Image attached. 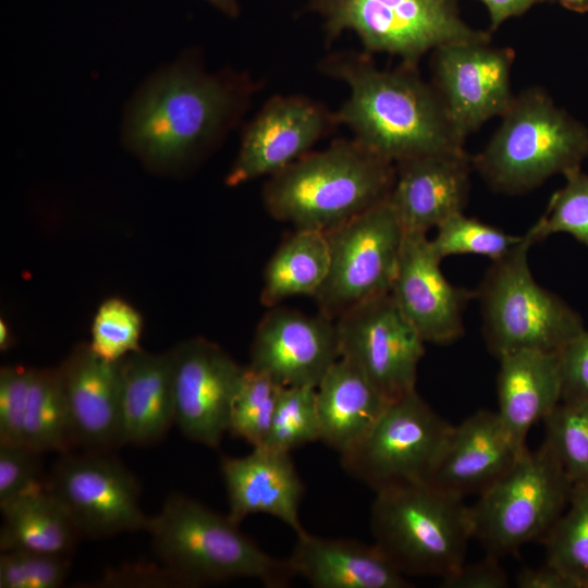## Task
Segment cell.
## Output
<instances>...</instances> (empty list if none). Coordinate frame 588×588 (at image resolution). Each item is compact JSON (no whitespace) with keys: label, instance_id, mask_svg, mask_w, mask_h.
I'll return each instance as SVG.
<instances>
[{"label":"cell","instance_id":"cell-5","mask_svg":"<svg viewBox=\"0 0 588 588\" xmlns=\"http://www.w3.org/2000/svg\"><path fill=\"white\" fill-rule=\"evenodd\" d=\"M588 157V128L559 108L546 90L514 95L473 167L495 191L528 192L555 174L581 169Z\"/></svg>","mask_w":588,"mask_h":588},{"label":"cell","instance_id":"cell-28","mask_svg":"<svg viewBox=\"0 0 588 588\" xmlns=\"http://www.w3.org/2000/svg\"><path fill=\"white\" fill-rule=\"evenodd\" d=\"M329 268L330 244L327 233L295 229L266 266L260 301L270 308L292 296H315L322 287Z\"/></svg>","mask_w":588,"mask_h":588},{"label":"cell","instance_id":"cell-15","mask_svg":"<svg viewBox=\"0 0 588 588\" xmlns=\"http://www.w3.org/2000/svg\"><path fill=\"white\" fill-rule=\"evenodd\" d=\"M170 355L175 425L187 439L217 448L229 430L232 403L245 367L203 338L180 343Z\"/></svg>","mask_w":588,"mask_h":588},{"label":"cell","instance_id":"cell-3","mask_svg":"<svg viewBox=\"0 0 588 588\" xmlns=\"http://www.w3.org/2000/svg\"><path fill=\"white\" fill-rule=\"evenodd\" d=\"M394 179V163L340 139L269 176L262 200L274 219L327 233L388 200Z\"/></svg>","mask_w":588,"mask_h":588},{"label":"cell","instance_id":"cell-41","mask_svg":"<svg viewBox=\"0 0 588 588\" xmlns=\"http://www.w3.org/2000/svg\"><path fill=\"white\" fill-rule=\"evenodd\" d=\"M441 584L444 588H505L510 581L498 558L488 554L481 561L464 563Z\"/></svg>","mask_w":588,"mask_h":588},{"label":"cell","instance_id":"cell-13","mask_svg":"<svg viewBox=\"0 0 588 588\" xmlns=\"http://www.w3.org/2000/svg\"><path fill=\"white\" fill-rule=\"evenodd\" d=\"M335 327L340 357L357 367L388 402L416 390L425 341L391 293L344 313Z\"/></svg>","mask_w":588,"mask_h":588},{"label":"cell","instance_id":"cell-25","mask_svg":"<svg viewBox=\"0 0 588 588\" xmlns=\"http://www.w3.org/2000/svg\"><path fill=\"white\" fill-rule=\"evenodd\" d=\"M123 445H149L160 441L175 424V400L170 351L143 350L123 359Z\"/></svg>","mask_w":588,"mask_h":588},{"label":"cell","instance_id":"cell-14","mask_svg":"<svg viewBox=\"0 0 588 588\" xmlns=\"http://www.w3.org/2000/svg\"><path fill=\"white\" fill-rule=\"evenodd\" d=\"M511 48L494 47L490 39L461 41L433 50L431 83L458 134L465 138L511 103Z\"/></svg>","mask_w":588,"mask_h":588},{"label":"cell","instance_id":"cell-47","mask_svg":"<svg viewBox=\"0 0 588 588\" xmlns=\"http://www.w3.org/2000/svg\"><path fill=\"white\" fill-rule=\"evenodd\" d=\"M12 343V335L7 322L0 321V348L7 351Z\"/></svg>","mask_w":588,"mask_h":588},{"label":"cell","instance_id":"cell-31","mask_svg":"<svg viewBox=\"0 0 588 588\" xmlns=\"http://www.w3.org/2000/svg\"><path fill=\"white\" fill-rule=\"evenodd\" d=\"M543 422L544 442L573 487H588V399L562 401Z\"/></svg>","mask_w":588,"mask_h":588},{"label":"cell","instance_id":"cell-23","mask_svg":"<svg viewBox=\"0 0 588 588\" xmlns=\"http://www.w3.org/2000/svg\"><path fill=\"white\" fill-rule=\"evenodd\" d=\"M316 588H407L411 583L375 546L353 539L297 535L287 559Z\"/></svg>","mask_w":588,"mask_h":588},{"label":"cell","instance_id":"cell-21","mask_svg":"<svg viewBox=\"0 0 588 588\" xmlns=\"http://www.w3.org/2000/svg\"><path fill=\"white\" fill-rule=\"evenodd\" d=\"M527 448H519L497 412L479 411L453 426L429 485L464 498L482 493Z\"/></svg>","mask_w":588,"mask_h":588},{"label":"cell","instance_id":"cell-9","mask_svg":"<svg viewBox=\"0 0 588 588\" xmlns=\"http://www.w3.org/2000/svg\"><path fill=\"white\" fill-rule=\"evenodd\" d=\"M308 8L322 19L327 40L352 30L368 52L413 66L441 46L490 39L461 19L454 0H309Z\"/></svg>","mask_w":588,"mask_h":588},{"label":"cell","instance_id":"cell-26","mask_svg":"<svg viewBox=\"0 0 588 588\" xmlns=\"http://www.w3.org/2000/svg\"><path fill=\"white\" fill-rule=\"evenodd\" d=\"M320 440L340 454L377 421L388 401L365 375L339 357L316 388Z\"/></svg>","mask_w":588,"mask_h":588},{"label":"cell","instance_id":"cell-17","mask_svg":"<svg viewBox=\"0 0 588 588\" xmlns=\"http://www.w3.org/2000/svg\"><path fill=\"white\" fill-rule=\"evenodd\" d=\"M258 323L249 367L281 387H315L339 359L335 320L273 306Z\"/></svg>","mask_w":588,"mask_h":588},{"label":"cell","instance_id":"cell-34","mask_svg":"<svg viewBox=\"0 0 588 588\" xmlns=\"http://www.w3.org/2000/svg\"><path fill=\"white\" fill-rule=\"evenodd\" d=\"M544 213L525 234L534 244L556 233H566L588 247V174L581 169L564 175Z\"/></svg>","mask_w":588,"mask_h":588},{"label":"cell","instance_id":"cell-20","mask_svg":"<svg viewBox=\"0 0 588 588\" xmlns=\"http://www.w3.org/2000/svg\"><path fill=\"white\" fill-rule=\"evenodd\" d=\"M123 359L108 362L89 343H81L59 366L76 445L84 451L110 452L123 445Z\"/></svg>","mask_w":588,"mask_h":588},{"label":"cell","instance_id":"cell-27","mask_svg":"<svg viewBox=\"0 0 588 588\" xmlns=\"http://www.w3.org/2000/svg\"><path fill=\"white\" fill-rule=\"evenodd\" d=\"M0 550L71 556L83 538L46 482L0 504Z\"/></svg>","mask_w":588,"mask_h":588},{"label":"cell","instance_id":"cell-32","mask_svg":"<svg viewBox=\"0 0 588 588\" xmlns=\"http://www.w3.org/2000/svg\"><path fill=\"white\" fill-rule=\"evenodd\" d=\"M281 385L269 376L247 366L234 396L229 430L253 448L267 441Z\"/></svg>","mask_w":588,"mask_h":588},{"label":"cell","instance_id":"cell-10","mask_svg":"<svg viewBox=\"0 0 588 588\" xmlns=\"http://www.w3.org/2000/svg\"><path fill=\"white\" fill-rule=\"evenodd\" d=\"M452 428L415 390L388 402L372 427L341 454V463L376 492L428 483Z\"/></svg>","mask_w":588,"mask_h":588},{"label":"cell","instance_id":"cell-7","mask_svg":"<svg viewBox=\"0 0 588 588\" xmlns=\"http://www.w3.org/2000/svg\"><path fill=\"white\" fill-rule=\"evenodd\" d=\"M524 235L504 257L492 261L479 285L483 335L499 359L518 351L559 352L581 332L580 315L534 278Z\"/></svg>","mask_w":588,"mask_h":588},{"label":"cell","instance_id":"cell-4","mask_svg":"<svg viewBox=\"0 0 588 588\" xmlns=\"http://www.w3.org/2000/svg\"><path fill=\"white\" fill-rule=\"evenodd\" d=\"M146 531L154 552L183 587L234 578H255L266 587H284L296 576L289 560L275 559L243 534L230 516L174 493Z\"/></svg>","mask_w":588,"mask_h":588},{"label":"cell","instance_id":"cell-6","mask_svg":"<svg viewBox=\"0 0 588 588\" xmlns=\"http://www.w3.org/2000/svg\"><path fill=\"white\" fill-rule=\"evenodd\" d=\"M370 525L373 544L403 575L449 576L464 564L473 538L464 498L429 483L377 491Z\"/></svg>","mask_w":588,"mask_h":588},{"label":"cell","instance_id":"cell-16","mask_svg":"<svg viewBox=\"0 0 588 588\" xmlns=\"http://www.w3.org/2000/svg\"><path fill=\"white\" fill-rule=\"evenodd\" d=\"M338 124L335 113L304 96H273L245 128L225 183L237 186L283 170Z\"/></svg>","mask_w":588,"mask_h":588},{"label":"cell","instance_id":"cell-1","mask_svg":"<svg viewBox=\"0 0 588 588\" xmlns=\"http://www.w3.org/2000/svg\"><path fill=\"white\" fill-rule=\"evenodd\" d=\"M252 91L245 76L207 73L193 59L182 58L135 93L123 120V142L152 167L183 164L225 135Z\"/></svg>","mask_w":588,"mask_h":588},{"label":"cell","instance_id":"cell-30","mask_svg":"<svg viewBox=\"0 0 588 588\" xmlns=\"http://www.w3.org/2000/svg\"><path fill=\"white\" fill-rule=\"evenodd\" d=\"M547 561L577 588H588V487H573L568 509L546 538Z\"/></svg>","mask_w":588,"mask_h":588},{"label":"cell","instance_id":"cell-43","mask_svg":"<svg viewBox=\"0 0 588 588\" xmlns=\"http://www.w3.org/2000/svg\"><path fill=\"white\" fill-rule=\"evenodd\" d=\"M105 584H168L182 586L181 581L164 566L161 567H128L105 577Z\"/></svg>","mask_w":588,"mask_h":588},{"label":"cell","instance_id":"cell-11","mask_svg":"<svg viewBox=\"0 0 588 588\" xmlns=\"http://www.w3.org/2000/svg\"><path fill=\"white\" fill-rule=\"evenodd\" d=\"M328 277L315 295L336 320L350 309L391 293L405 233L388 200L327 232Z\"/></svg>","mask_w":588,"mask_h":588},{"label":"cell","instance_id":"cell-24","mask_svg":"<svg viewBox=\"0 0 588 588\" xmlns=\"http://www.w3.org/2000/svg\"><path fill=\"white\" fill-rule=\"evenodd\" d=\"M498 415L519 448L530 428L562 401L558 352L518 351L499 358Z\"/></svg>","mask_w":588,"mask_h":588},{"label":"cell","instance_id":"cell-19","mask_svg":"<svg viewBox=\"0 0 588 588\" xmlns=\"http://www.w3.org/2000/svg\"><path fill=\"white\" fill-rule=\"evenodd\" d=\"M471 157L466 151L416 157L395 163L388 203L405 234H427L463 212L470 187Z\"/></svg>","mask_w":588,"mask_h":588},{"label":"cell","instance_id":"cell-37","mask_svg":"<svg viewBox=\"0 0 588 588\" xmlns=\"http://www.w3.org/2000/svg\"><path fill=\"white\" fill-rule=\"evenodd\" d=\"M71 567V556L11 550L1 551L0 588H58Z\"/></svg>","mask_w":588,"mask_h":588},{"label":"cell","instance_id":"cell-45","mask_svg":"<svg viewBox=\"0 0 588 588\" xmlns=\"http://www.w3.org/2000/svg\"><path fill=\"white\" fill-rule=\"evenodd\" d=\"M223 14L234 17L240 13V7L237 0H206Z\"/></svg>","mask_w":588,"mask_h":588},{"label":"cell","instance_id":"cell-36","mask_svg":"<svg viewBox=\"0 0 588 588\" xmlns=\"http://www.w3.org/2000/svg\"><path fill=\"white\" fill-rule=\"evenodd\" d=\"M143 320L127 302L111 297L99 306L91 324L90 348L108 362H119L142 350Z\"/></svg>","mask_w":588,"mask_h":588},{"label":"cell","instance_id":"cell-38","mask_svg":"<svg viewBox=\"0 0 588 588\" xmlns=\"http://www.w3.org/2000/svg\"><path fill=\"white\" fill-rule=\"evenodd\" d=\"M41 455L24 444L0 443V504L46 482Z\"/></svg>","mask_w":588,"mask_h":588},{"label":"cell","instance_id":"cell-29","mask_svg":"<svg viewBox=\"0 0 588 588\" xmlns=\"http://www.w3.org/2000/svg\"><path fill=\"white\" fill-rule=\"evenodd\" d=\"M22 444L40 453L77 448L59 367L34 368L23 417Z\"/></svg>","mask_w":588,"mask_h":588},{"label":"cell","instance_id":"cell-44","mask_svg":"<svg viewBox=\"0 0 588 588\" xmlns=\"http://www.w3.org/2000/svg\"><path fill=\"white\" fill-rule=\"evenodd\" d=\"M489 12L490 28L495 30L510 17L524 14L532 5L546 0H479Z\"/></svg>","mask_w":588,"mask_h":588},{"label":"cell","instance_id":"cell-22","mask_svg":"<svg viewBox=\"0 0 588 588\" xmlns=\"http://www.w3.org/2000/svg\"><path fill=\"white\" fill-rule=\"evenodd\" d=\"M220 469L228 493V515L236 524L253 514H268L296 535L305 531L298 518L304 485L290 452L254 446L245 456L222 457Z\"/></svg>","mask_w":588,"mask_h":588},{"label":"cell","instance_id":"cell-39","mask_svg":"<svg viewBox=\"0 0 588 588\" xmlns=\"http://www.w3.org/2000/svg\"><path fill=\"white\" fill-rule=\"evenodd\" d=\"M34 368L0 370V443L22 444L23 417Z\"/></svg>","mask_w":588,"mask_h":588},{"label":"cell","instance_id":"cell-18","mask_svg":"<svg viewBox=\"0 0 588 588\" xmlns=\"http://www.w3.org/2000/svg\"><path fill=\"white\" fill-rule=\"evenodd\" d=\"M441 261L427 234H405L391 296L425 342L449 344L463 335L473 294L448 281Z\"/></svg>","mask_w":588,"mask_h":588},{"label":"cell","instance_id":"cell-12","mask_svg":"<svg viewBox=\"0 0 588 588\" xmlns=\"http://www.w3.org/2000/svg\"><path fill=\"white\" fill-rule=\"evenodd\" d=\"M46 485L83 537L99 539L146 531L149 517L140 509L139 483L110 452L60 454Z\"/></svg>","mask_w":588,"mask_h":588},{"label":"cell","instance_id":"cell-42","mask_svg":"<svg viewBox=\"0 0 588 588\" xmlns=\"http://www.w3.org/2000/svg\"><path fill=\"white\" fill-rule=\"evenodd\" d=\"M519 588H577L559 568L546 562L539 567H524L516 576Z\"/></svg>","mask_w":588,"mask_h":588},{"label":"cell","instance_id":"cell-8","mask_svg":"<svg viewBox=\"0 0 588 588\" xmlns=\"http://www.w3.org/2000/svg\"><path fill=\"white\" fill-rule=\"evenodd\" d=\"M573 483L543 442L526 449L514 465L469 506L473 538L500 558L542 541L568 506Z\"/></svg>","mask_w":588,"mask_h":588},{"label":"cell","instance_id":"cell-2","mask_svg":"<svg viewBox=\"0 0 588 588\" xmlns=\"http://www.w3.org/2000/svg\"><path fill=\"white\" fill-rule=\"evenodd\" d=\"M323 72L345 83L350 94L335 113L354 139L380 158L397 163L407 159L464 151V140L452 124L432 84L416 66L380 70L358 53H339L321 64Z\"/></svg>","mask_w":588,"mask_h":588},{"label":"cell","instance_id":"cell-40","mask_svg":"<svg viewBox=\"0 0 588 588\" xmlns=\"http://www.w3.org/2000/svg\"><path fill=\"white\" fill-rule=\"evenodd\" d=\"M558 353L562 401L588 399V330L572 338Z\"/></svg>","mask_w":588,"mask_h":588},{"label":"cell","instance_id":"cell-35","mask_svg":"<svg viewBox=\"0 0 588 588\" xmlns=\"http://www.w3.org/2000/svg\"><path fill=\"white\" fill-rule=\"evenodd\" d=\"M320 440L315 387H282L264 445L290 452Z\"/></svg>","mask_w":588,"mask_h":588},{"label":"cell","instance_id":"cell-46","mask_svg":"<svg viewBox=\"0 0 588 588\" xmlns=\"http://www.w3.org/2000/svg\"><path fill=\"white\" fill-rule=\"evenodd\" d=\"M565 9L576 12V13H586L588 12V0H555Z\"/></svg>","mask_w":588,"mask_h":588},{"label":"cell","instance_id":"cell-33","mask_svg":"<svg viewBox=\"0 0 588 588\" xmlns=\"http://www.w3.org/2000/svg\"><path fill=\"white\" fill-rule=\"evenodd\" d=\"M522 238L458 212L437 228L430 244L441 260L452 255L470 254L495 261L506 256Z\"/></svg>","mask_w":588,"mask_h":588}]
</instances>
